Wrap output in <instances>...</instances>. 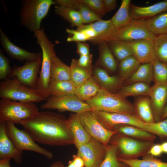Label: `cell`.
Returning <instances> with one entry per match:
<instances>
[{
    "mask_svg": "<svg viewBox=\"0 0 167 167\" xmlns=\"http://www.w3.org/2000/svg\"><path fill=\"white\" fill-rule=\"evenodd\" d=\"M92 111L101 123L108 130L114 131L118 126L126 125L137 127L155 135H158L154 122H144L136 115Z\"/></svg>",
    "mask_w": 167,
    "mask_h": 167,
    "instance_id": "6",
    "label": "cell"
},
{
    "mask_svg": "<svg viewBox=\"0 0 167 167\" xmlns=\"http://www.w3.org/2000/svg\"><path fill=\"white\" fill-rule=\"evenodd\" d=\"M86 25L92 29L96 33L97 37L92 42L96 45H99L105 41L116 30L110 19L108 20L101 19Z\"/></svg>",
    "mask_w": 167,
    "mask_h": 167,
    "instance_id": "22",
    "label": "cell"
},
{
    "mask_svg": "<svg viewBox=\"0 0 167 167\" xmlns=\"http://www.w3.org/2000/svg\"><path fill=\"white\" fill-rule=\"evenodd\" d=\"M55 4L78 11L81 3L80 0H55Z\"/></svg>",
    "mask_w": 167,
    "mask_h": 167,
    "instance_id": "45",
    "label": "cell"
},
{
    "mask_svg": "<svg viewBox=\"0 0 167 167\" xmlns=\"http://www.w3.org/2000/svg\"><path fill=\"white\" fill-rule=\"evenodd\" d=\"M71 80L76 89L82 85L90 77L92 73V67L85 68L79 66L77 60H71Z\"/></svg>",
    "mask_w": 167,
    "mask_h": 167,
    "instance_id": "29",
    "label": "cell"
},
{
    "mask_svg": "<svg viewBox=\"0 0 167 167\" xmlns=\"http://www.w3.org/2000/svg\"><path fill=\"white\" fill-rule=\"evenodd\" d=\"M92 55L90 54L87 55L80 56L77 60L78 65L85 68L92 67Z\"/></svg>",
    "mask_w": 167,
    "mask_h": 167,
    "instance_id": "46",
    "label": "cell"
},
{
    "mask_svg": "<svg viewBox=\"0 0 167 167\" xmlns=\"http://www.w3.org/2000/svg\"><path fill=\"white\" fill-rule=\"evenodd\" d=\"M1 99L22 102H38L46 100L36 90L26 86L17 79L8 78L0 83Z\"/></svg>",
    "mask_w": 167,
    "mask_h": 167,
    "instance_id": "8",
    "label": "cell"
},
{
    "mask_svg": "<svg viewBox=\"0 0 167 167\" xmlns=\"http://www.w3.org/2000/svg\"><path fill=\"white\" fill-rule=\"evenodd\" d=\"M118 161L130 167H167L164 162L151 155H145L142 159L127 160L118 157Z\"/></svg>",
    "mask_w": 167,
    "mask_h": 167,
    "instance_id": "31",
    "label": "cell"
},
{
    "mask_svg": "<svg viewBox=\"0 0 167 167\" xmlns=\"http://www.w3.org/2000/svg\"><path fill=\"white\" fill-rule=\"evenodd\" d=\"M163 152L167 154V142H165L161 144Z\"/></svg>",
    "mask_w": 167,
    "mask_h": 167,
    "instance_id": "53",
    "label": "cell"
},
{
    "mask_svg": "<svg viewBox=\"0 0 167 167\" xmlns=\"http://www.w3.org/2000/svg\"><path fill=\"white\" fill-rule=\"evenodd\" d=\"M42 60L41 56L35 61L25 62L21 66L14 65L8 78L16 79L22 84L36 90Z\"/></svg>",
    "mask_w": 167,
    "mask_h": 167,
    "instance_id": "13",
    "label": "cell"
},
{
    "mask_svg": "<svg viewBox=\"0 0 167 167\" xmlns=\"http://www.w3.org/2000/svg\"><path fill=\"white\" fill-rule=\"evenodd\" d=\"M80 2L86 5L91 10L101 17L105 15V11L102 0H80Z\"/></svg>",
    "mask_w": 167,
    "mask_h": 167,
    "instance_id": "43",
    "label": "cell"
},
{
    "mask_svg": "<svg viewBox=\"0 0 167 167\" xmlns=\"http://www.w3.org/2000/svg\"><path fill=\"white\" fill-rule=\"evenodd\" d=\"M166 118H167V103L162 116L161 121L165 119Z\"/></svg>",
    "mask_w": 167,
    "mask_h": 167,
    "instance_id": "54",
    "label": "cell"
},
{
    "mask_svg": "<svg viewBox=\"0 0 167 167\" xmlns=\"http://www.w3.org/2000/svg\"><path fill=\"white\" fill-rule=\"evenodd\" d=\"M136 115L143 122H155L149 97H142L138 99L134 105Z\"/></svg>",
    "mask_w": 167,
    "mask_h": 167,
    "instance_id": "27",
    "label": "cell"
},
{
    "mask_svg": "<svg viewBox=\"0 0 167 167\" xmlns=\"http://www.w3.org/2000/svg\"><path fill=\"white\" fill-rule=\"evenodd\" d=\"M153 43L156 58L161 62L167 64V34L156 36Z\"/></svg>",
    "mask_w": 167,
    "mask_h": 167,
    "instance_id": "39",
    "label": "cell"
},
{
    "mask_svg": "<svg viewBox=\"0 0 167 167\" xmlns=\"http://www.w3.org/2000/svg\"><path fill=\"white\" fill-rule=\"evenodd\" d=\"M77 148V155L83 160L85 167H99L104 158L106 150V147L92 137L88 143Z\"/></svg>",
    "mask_w": 167,
    "mask_h": 167,
    "instance_id": "14",
    "label": "cell"
},
{
    "mask_svg": "<svg viewBox=\"0 0 167 167\" xmlns=\"http://www.w3.org/2000/svg\"><path fill=\"white\" fill-rule=\"evenodd\" d=\"M127 165L118 159L117 149L113 145L109 144L106 147L105 156L99 167H126Z\"/></svg>",
    "mask_w": 167,
    "mask_h": 167,
    "instance_id": "38",
    "label": "cell"
},
{
    "mask_svg": "<svg viewBox=\"0 0 167 167\" xmlns=\"http://www.w3.org/2000/svg\"><path fill=\"white\" fill-rule=\"evenodd\" d=\"M6 122H0V160L10 158L17 164L22 161L23 151L18 150L8 136Z\"/></svg>",
    "mask_w": 167,
    "mask_h": 167,
    "instance_id": "18",
    "label": "cell"
},
{
    "mask_svg": "<svg viewBox=\"0 0 167 167\" xmlns=\"http://www.w3.org/2000/svg\"><path fill=\"white\" fill-rule=\"evenodd\" d=\"M11 159L6 158L0 160V167H11L10 164Z\"/></svg>",
    "mask_w": 167,
    "mask_h": 167,
    "instance_id": "51",
    "label": "cell"
},
{
    "mask_svg": "<svg viewBox=\"0 0 167 167\" xmlns=\"http://www.w3.org/2000/svg\"><path fill=\"white\" fill-rule=\"evenodd\" d=\"M105 42L115 56L120 61L133 56L126 42L118 40H110Z\"/></svg>",
    "mask_w": 167,
    "mask_h": 167,
    "instance_id": "37",
    "label": "cell"
},
{
    "mask_svg": "<svg viewBox=\"0 0 167 167\" xmlns=\"http://www.w3.org/2000/svg\"><path fill=\"white\" fill-rule=\"evenodd\" d=\"M98 48L99 57L97 64L110 72L115 71L117 68V63L107 43L102 42L99 45Z\"/></svg>",
    "mask_w": 167,
    "mask_h": 167,
    "instance_id": "26",
    "label": "cell"
},
{
    "mask_svg": "<svg viewBox=\"0 0 167 167\" xmlns=\"http://www.w3.org/2000/svg\"><path fill=\"white\" fill-rule=\"evenodd\" d=\"M34 103L1 99L0 100V122L10 121L18 124L21 121L32 117L39 112Z\"/></svg>",
    "mask_w": 167,
    "mask_h": 167,
    "instance_id": "7",
    "label": "cell"
},
{
    "mask_svg": "<svg viewBox=\"0 0 167 167\" xmlns=\"http://www.w3.org/2000/svg\"><path fill=\"white\" fill-rule=\"evenodd\" d=\"M101 88L100 85L91 76L76 89L75 95L82 101L86 102L96 96Z\"/></svg>",
    "mask_w": 167,
    "mask_h": 167,
    "instance_id": "25",
    "label": "cell"
},
{
    "mask_svg": "<svg viewBox=\"0 0 167 167\" xmlns=\"http://www.w3.org/2000/svg\"><path fill=\"white\" fill-rule=\"evenodd\" d=\"M81 122L84 128L92 138L106 147L113 135L117 131H111L105 128L98 120L92 110L79 114Z\"/></svg>",
    "mask_w": 167,
    "mask_h": 167,
    "instance_id": "12",
    "label": "cell"
},
{
    "mask_svg": "<svg viewBox=\"0 0 167 167\" xmlns=\"http://www.w3.org/2000/svg\"><path fill=\"white\" fill-rule=\"evenodd\" d=\"M66 31L72 35L71 36L67 38L66 41L67 42H83L89 41L88 38L81 31L67 28H66Z\"/></svg>",
    "mask_w": 167,
    "mask_h": 167,
    "instance_id": "44",
    "label": "cell"
},
{
    "mask_svg": "<svg viewBox=\"0 0 167 167\" xmlns=\"http://www.w3.org/2000/svg\"><path fill=\"white\" fill-rule=\"evenodd\" d=\"M128 136L132 137L145 141H153L156 135L142 129L134 126L123 125L116 127L114 131Z\"/></svg>",
    "mask_w": 167,
    "mask_h": 167,
    "instance_id": "32",
    "label": "cell"
},
{
    "mask_svg": "<svg viewBox=\"0 0 167 167\" xmlns=\"http://www.w3.org/2000/svg\"><path fill=\"white\" fill-rule=\"evenodd\" d=\"M152 64L154 84H167V64L161 62L157 58Z\"/></svg>",
    "mask_w": 167,
    "mask_h": 167,
    "instance_id": "40",
    "label": "cell"
},
{
    "mask_svg": "<svg viewBox=\"0 0 167 167\" xmlns=\"http://www.w3.org/2000/svg\"><path fill=\"white\" fill-rule=\"evenodd\" d=\"M54 4L52 0H22L19 13L20 24L31 32L40 30L42 20Z\"/></svg>",
    "mask_w": 167,
    "mask_h": 167,
    "instance_id": "3",
    "label": "cell"
},
{
    "mask_svg": "<svg viewBox=\"0 0 167 167\" xmlns=\"http://www.w3.org/2000/svg\"><path fill=\"white\" fill-rule=\"evenodd\" d=\"M163 152L161 144L153 145L148 151L147 154L153 156H160Z\"/></svg>",
    "mask_w": 167,
    "mask_h": 167,
    "instance_id": "49",
    "label": "cell"
},
{
    "mask_svg": "<svg viewBox=\"0 0 167 167\" xmlns=\"http://www.w3.org/2000/svg\"><path fill=\"white\" fill-rule=\"evenodd\" d=\"M33 33L42 54L41 70L39 72L36 90L39 94L47 99L50 96L49 88L51 78L52 59L56 54L54 50L55 45L48 38L42 28Z\"/></svg>",
    "mask_w": 167,
    "mask_h": 167,
    "instance_id": "2",
    "label": "cell"
},
{
    "mask_svg": "<svg viewBox=\"0 0 167 167\" xmlns=\"http://www.w3.org/2000/svg\"><path fill=\"white\" fill-rule=\"evenodd\" d=\"M156 36L148 28L146 19H133L127 24L115 30L105 41L118 40L127 42L140 40L153 41Z\"/></svg>",
    "mask_w": 167,
    "mask_h": 167,
    "instance_id": "9",
    "label": "cell"
},
{
    "mask_svg": "<svg viewBox=\"0 0 167 167\" xmlns=\"http://www.w3.org/2000/svg\"><path fill=\"white\" fill-rule=\"evenodd\" d=\"M66 167H76L74 164L72 160H70L68 163V165Z\"/></svg>",
    "mask_w": 167,
    "mask_h": 167,
    "instance_id": "55",
    "label": "cell"
},
{
    "mask_svg": "<svg viewBox=\"0 0 167 167\" xmlns=\"http://www.w3.org/2000/svg\"><path fill=\"white\" fill-rule=\"evenodd\" d=\"M15 124L10 121H6V131L8 137L18 150L36 152L50 159L53 158V155L51 152L39 146L25 130L19 129Z\"/></svg>",
    "mask_w": 167,
    "mask_h": 167,
    "instance_id": "10",
    "label": "cell"
},
{
    "mask_svg": "<svg viewBox=\"0 0 167 167\" xmlns=\"http://www.w3.org/2000/svg\"><path fill=\"white\" fill-rule=\"evenodd\" d=\"M167 11V0H165L151 5L141 6L131 4L130 15L133 19L152 18Z\"/></svg>",
    "mask_w": 167,
    "mask_h": 167,
    "instance_id": "19",
    "label": "cell"
},
{
    "mask_svg": "<svg viewBox=\"0 0 167 167\" xmlns=\"http://www.w3.org/2000/svg\"><path fill=\"white\" fill-rule=\"evenodd\" d=\"M49 167H66L61 161H57L53 163Z\"/></svg>",
    "mask_w": 167,
    "mask_h": 167,
    "instance_id": "52",
    "label": "cell"
},
{
    "mask_svg": "<svg viewBox=\"0 0 167 167\" xmlns=\"http://www.w3.org/2000/svg\"><path fill=\"white\" fill-rule=\"evenodd\" d=\"M153 67L152 63L141 64L137 70L126 79L127 85L136 82L149 84L153 80Z\"/></svg>",
    "mask_w": 167,
    "mask_h": 167,
    "instance_id": "30",
    "label": "cell"
},
{
    "mask_svg": "<svg viewBox=\"0 0 167 167\" xmlns=\"http://www.w3.org/2000/svg\"><path fill=\"white\" fill-rule=\"evenodd\" d=\"M34 141L50 146L74 144L73 136L67 119L49 111L39 112L32 117L19 123Z\"/></svg>",
    "mask_w": 167,
    "mask_h": 167,
    "instance_id": "1",
    "label": "cell"
},
{
    "mask_svg": "<svg viewBox=\"0 0 167 167\" xmlns=\"http://www.w3.org/2000/svg\"><path fill=\"white\" fill-rule=\"evenodd\" d=\"M85 102L92 111L136 115L135 106L126 98L101 87L96 96Z\"/></svg>",
    "mask_w": 167,
    "mask_h": 167,
    "instance_id": "4",
    "label": "cell"
},
{
    "mask_svg": "<svg viewBox=\"0 0 167 167\" xmlns=\"http://www.w3.org/2000/svg\"><path fill=\"white\" fill-rule=\"evenodd\" d=\"M83 24H90L101 19V17L81 2L78 10Z\"/></svg>",
    "mask_w": 167,
    "mask_h": 167,
    "instance_id": "41",
    "label": "cell"
},
{
    "mask_svg": "<svg viewBox=\"0 0 167 167\" xmlns=\"http://www.w3.org/2000/svg\"><path fill=\"white\" fill-rule=\"evenodd\" d=\"M73 162L76 167H85L84 162L82 158L77 155L73 156Z\"/></svg>",
    "mask_w": 167,
    "mask_h": 167,
    "instance_id": "50",
    "label": "cell"
},
{
    "mask_svg": "<svg viewBox=\"0 0 167 167\" xmlns=\"http://www.w3.org/2000/svg\"><path fill=\"white\" fill-rule=\"evenodd\" d=\"M55 13L69 23L72 27H77L84 24L79 11L61 6L54 7Z\"/></svg>",
    "mask_w": 167,
    "mask_h": 167,
    "instance_id": "35",
    "label": "cell"
},
{
    "mask_svg": "<svg viewBox=\"0 0 167 167\" xmlns=\"http://www.w3.org/2000/svg\"><path fill=\"white\" fill-rule=\"evenodd\" d=\"M10 59L0 49V80H5L8 78L11 71Z\"/></svg>",
    "mask_w": 167,
    "mask_h": 167,
    "instance_id": "42",
    "label": "cell"
},
{
    "mask_svg": "<svg viewBox=\"0 0 167 167\" xmlns=\"http://www.w3.org/2000/svg\"><path fill=\"white\" fill-rule=\"evenodd\" d=\"M40 108L42 109H56L60 111H71L78 114L91 110L88 105L75 95L59 97L50 96L41 105Z\"/></svg>",
    "mask_w": 167,
    "mask_h": 167,
    "instance_id": "11",
    "label": "cell"
},
{
    "mask_svg": "<svg viewBox=\"0 0 167 167\" xmlns=\"http://www.w3.org/2000/svg\"><path fill=\"white\" fill-rule=\"evenodd\" d=\"M93 78L101 87L110 92L118 88L123 82L119 76H110L105 70L99 67L94 69Z\"/></svg>",
    "mask_w": 167,
    "mask_h": 167,
    "instance_id": "21",
    "label": "cell"
},
{
    "mask_svg": "<svg viewBox=\"0 0 167 167\" xmlns=\"http://www.w3.org/2000/svg\"><path fill=\"white\" fill-rule=\"evenodd\" d=\"M126 167H130L129 166L127 165V166Z\"/></svg>",
    "mask_w": 167,
    "mask_h": 167,
    "instance_id": "56",
    "label": "cell"
},
{
    "mask_svg": "<svg viewBox=\"0 0 167 167\" xmlns=\"http://www.w3.org/2000/svg\"><path fill=\"white\" fill-rule=\"evenodd\" d=\"M67 122L73 136L74 144L76 148L90 140L91 137L82 125L79 114L75 113L71 114L67 119Z\"/></svg>",
    "mask_w": 167,
    "mask_h": 167,
    "instance_id": "20",
    "label": "cell"
},
{
    "mask_svg": "<svg viewBox=\"0 0 167 167\" xmlns=\"http://www.w3.org/2000/svg\"><path fill=\"white\" fill-rule=\"evenodd\" d=\"M105 10L109 12L115 9L117 6L116 0H102Z\"/></svg>",
    "mask_w": 167,
    "mask_h": 167,
    "instance_id": "48",
    "label": "cell"
},
{
    "mask_svg": "<svg viewBox=\"0 0 167 167\" xmlns=\"http://www.w3.org/2000/svg\"><path fill=\"white\" fill-rule=\"evenodd\" d=\"M126 42L133 56L141 64L152 63L157 59L153 41L140 40Z\"/></svg>",
    "mask_w": 167,
    "mask_h": 167,
    "instance_id": "17",
    "label": "cell"
},
{
    "mask_svg": "<svg viewBox=\"0 0 167 167\" xmlns=\"http://www.w3.org/2000/svg\"><path fill=\"white\" fill-rule=\"evenodd\" d=\"M77 53L80 56L90 54L89 45L83 42H77Z\"/></svg>",
    "mask_w": 167,
    "mask_h": 167,
    "instance_id": "47",
    "label": "cell"
},
{
    "mask_svg": "<svg viewBox=\"0 0 167 167\" xmlns=\"http://www.w3.org/2000/svg\"><path fill=\"white\" fill-rule=\"evenodd\" d=\"M148 96L155 122L161 121L167 103V84H154Z\"/></svg>",
    "mask_w": 167,
    "mask_h": 167,
    "instance_id": "16",
    "label": "cell"
},
{
    "mask_svg": "<svg viewBox=\"0 0 167 167\" xmlns=\"http://www.w3.org/2000/svg\"><path fill=\"white\" fill-rule=\"evenodd\" d=\"M141 64L133 56L121 61L119 65V77L123 81L131 76L138 68Z\"/></svg>",
    "mask_w": 167,
    "mask_h": 167,
    "instance_id": "36",
    "label": "cell"
},
{
    "mask_svg": "<svg viewBox=\"0 0 167 167\" xmlns=\"http://www.w3.org/2000/svg\"><path fill=\"white\" fill-rule=\"evenodd\" d=\"M76 88L71 80L51 81L49 88L50 96L62 97L75 95Z\"/></svg>",
    "mask_w": 167,
    "mask_h": 167,
    "instance_id": "24",
    "label": "cell"
},
{
    "mask_svg": "<svg viewBox=\"0 0 167 167\" xmlns=\"http://www.w3.org/2000/svg\"><path fill=\"white\" fill-rule=\"evenodd\" d=\"M150 88L147 83L136 82L122 87L118 93L125 98L130 96H148Z\"/></svg>",
    "mask_w": 167,
    "mask_h": 167,
    "instance_id": "34",
    "label": "cell"
},
{
    "mask_svg": "<svg viewBox=\"0 0 167 167\" xmlns=\"http://www.w3.org/2000/svg\"><path fill=\"white\" fill-rule=\"evenodd\" d=\"M109 144L116 147L118 157L127 160L146 155L153 145V141L136 140L118 132L113 135Z\"/></svg>",
    "mask_w": 167,
    "mask_h": 167,
    "instance_id": "5",
    "label": "cell"
},
{
    "mask_svg": "<svg viewBox=\"0 0 167 167\" xmlns=\"http://www.w3.org/2000/svg\"><path fill=\"white\" fill-rule=\"evenodd\" d=\"M0 44L4 51L11 58L22 62L33 61L42 56L41 52L31 53L15 45L0 28Z\"/></svg>",
    "mask_w": 167,
    "mask_h": 167,
    "instance_id": "15",
    "label": "cell"
},
{
    "mask_svg": "<svg viewBox=\"0 0 167 167\" xmlns=\"http://www.w3.org/2000/svg\"><path fill=\"white\" fill-rule=\"evenodd\" d=\"M131 0H122L120 7L110 19L116 30L129 23L132 19L130 15Z\"/></svg>",
    "mask_w": 167,
    "mask_h": 167,
    "instance_id": "28",
    "label": "cell"
},
{
    "mask_svg": "<svg viewBox=\"0 0 167 167\" xmlns=\"http://www.w3.org/2000/svg\"><path fill=\"white\" fill-rule=\"evenodd\" d=\"M51 77V81H60L71 80L70 66L62 62L56 54L52 59Z\"/></svg>",
    "mask_w": 167,
    "mask_h": 167,
    "instance_id": "23",
    "label": "cell"
},
{
    "mask_svg": "<svg viewBox=\"0 0 167 167\" xmlns=\"http://www.w3.org/2000/svg\"><path fill=\"white\" fill-rule=\"evenodd\" d=\"M147 27L155 36L167 34V11L146 20Z\"/></svg>",
    "mask_w": 167,
    "mask_h": 167,
    "instance_id": "33",
    "label": "cell"
}]
</instances>
